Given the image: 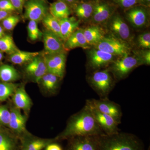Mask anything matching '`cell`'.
Here are the masks:
<instances>
[{
  "instance_id": "cell-10",
  "label": "cell",
  "mask_w": 150,
  "mask_h": 150,
  "mask_svg": "<svg viewBox=\"0 0 150 150\" xmlns=\"http://www.w3.org/2000/svg\"><path fill=\"white\" fill-rule=\"evenodd\" d=\"M115 56L97 48L89 52L88 67L94 71L106 69L115 60Z\"/></svg>"
},
{
  "instance_id": "cell-11",
  "label": "cell",
  "mask_w": 150,
  "mask_h": 150,
  "mask_svg": "<svg viewBox=\"0 0 150 150\" xmlns=\"http://www.w3.org/2000/svg\"><path fill=\"white\" fill-rule=\"evenodd\" d=\"M99 136H79L68 139L66 150H98Z\"/></svg>"
},
{
  "instance_id": "cell-36",
  "label": "cell",
  "mask_w": 150,
  "mask_h": 150,
  "mask_svg": "<svg viewBox=\"0 0 150 150\" xmlns=\"http://www.w3.org/2000/svg\"><path fill=\"white\" fill-rule=\"evenodd\" d=\"M114 1L121 8L129 9L136 5L139 0H114Z\"/></svg>"
},
{
  "instance_id": "cell-38",
  "label": "cell",
  "mask_w": 150,
  "mask_h": 150,
  "mask_svg": "<svg viewBox=\"0 0 150 150\" xmlns=\"http://www.w3.org/2000/svg\"><path fill=\"white\" fill-rule=\"evenodd\" d=\"M12 4L16 10L22 13L24 7L25 0H9Z\"/></svg>"
},
{
  "instance_id": "cell-1",
  "label": "cell",
  "mask_w": 150,
  "mask_h": 150,
  "mask_svg": "<svg viewBox=\"0 0 150 150\" xmlns=\"http://www.w3.org/2000/svg\"><path fill=\"white\" fill-rule=\"evenodd\" d=\"M105 134L97 123L90 108L86 103L83 108L71 117L64 131L55 138L56 141L79 136H99Z\"/></svg>"
},
{
  "instance_id": "cell-39",
  "label": "cell",
  "mask_w": 150,
  "mask_h": 150,
  "mask_svg": "<svg viewBox=\"0 0 150 150\" xmlns=\"http://www.w3.org/2000/svg\"><path fill=\"white\" fill-rule=\"evenodd\" d=\"M141 57H139L143 64H150V51L147 50L142 52Z\"/></svg>"
},
{
  "instance_id": "cell-12",
  "label": "cell",
  "mask_w": 150,
  "mask_h": 150,
  "mask_svg": "<svg viewBox=\"0 0 150 150\" xmlns=\"http://www.w3.org/2000/svg\"><path fill=\"white\" fill-rule=\"evenodd\" d=\"M11 117L8 126L17 135L20 139L29 134L25 129L26 119L22 114L20 109L16 107L11 110Z\"/></svg>"
},
{
  "instance_id": "cell-42",
  "label": "cell",
  "mask_w": 150,
  "mask_h": 150,
  "mask_svg": "<svg viewBox=\"0 0 150 150\" xmlns=\"http://www.w3.org/2000/svg\"><path fill=\"white\" fill-rule=\"evenodd\" d=\"M139 1L144 5L148 6L150 5V0H139Z\"/></svg>"
},
{
  "instance_id": "cell-16",
  "label": "cell",
  "mask_w": 150,
  "mask_h": 150,
  "mask_svg": "<svg viewBox=\"0 0 150 150\" xmlns=\"http://www.w3.org/2000/svg\"><path fill=\"white\" fill-rule=\"evenodd\" d=\"M21 150H42L49 144L56 142L55 139H43L29 134L20 139Z\"/></svg>"
},
{
  "instance_id": "cell-41",
  "label": "cell",
  "mask_w": 150,
  "mask_h": 150,
  "mask_svg": "<svg viewBox=\"0 0 150 150\" xmlns=\"http://www.w3.org/2000/svg\"><path fill=\"white\" fill-rule=\"evenodd\" d=\"M10 13L4 11H0V21H2L4 19L10 15Z\"/></svg>"
},
{
  "instance_id": "cell-35",
  "label": "cell",
  "mask_w": 150,
  "mask_h": 150,
  "mask_svg": "<svg viewBox=\"0 0 150 150\" xmlns=\"http://www.w3.org/2000/svg\"><path fill=\"white\" fill-rule=\"evenodd\" d=\"M138 43L141 48L149 49L150 48V33L146 32L139 35Z\"/></svg>"
},
{
  "instance_id": "cell-28",
  "label": "cell",
  "mask_w": 150,
  "mask_h": 150,
  "mask_svg": "<svg viewBox=\"0 0 150 150\" xmlns=\"http://www.w3.org/2000/svg\"><path fill=\"white\" fill-rule=\"evenodd\" d=\"M41 21L47 30L56 34L64 41L61 33L60 23L58 19L51 15V14L48 13Z\"/></svg>"
},
{
  "instance_id": "cell-31",
  "label": "cell",
  "mask_w": 150,
  "mask_h": 150,
  "mask_svg": "<svg viewBox=\"0 0 150 150\" xmlns=\"http://www.w3.org/2000/svg\"><path fill=\"white\" fill-rule=\"evenodd\" d=\"M18 86L12 82H0V101H4L13 95Z\"/></svg>"
},
{
  "instance_id": "cell-4",
  "label": "cell",
  "mask_w": 150,
  "mask_h": 150,
  "mask_svg": "<svg viewBox=\"0 0 150 150\" xmlns=\"http://www.w3.org/2000/svg\"><path fill=\"white\" fill-rule=\"evenodd\" d=\"M143 65L139 57L126 55L115 59L106 69L117 80L127 77L137 67Z\"/></svg>"
},
{
  "instance_id": "cell-34",
  "label": "cell",
  "mask_w": 150,
  "mask_h": 150,
  "mask_svg": "<svg viewBox=\"0 0 150 150\" xmlns=\"http://www.w3.org/2000/svg\"><path fill=\"white\" fill-rule=\"evenodd\" d=\"M11 117V112L4 105H0V125L8 126Z\"/></svg>"
},
{
  "instance_id": "cell-44",
  "label": "cell",
  "mask_w": 150,
  "mask_h": 150,
  "mask_svg": "<svg viewBox=\"0 0 150 150\" xmlns=\"http://www.w3.org/2000/svg\"><path fill=\"white\" fill-rule=\"evenodd\" d=\"M5 35L4 32V29L0 25V38L3 37Z\"/></svg>"
},
{
  "instance_id": "cell-32",
  "label": "cell",
  "mask_w": 150,
  "mask_h": 150,
  "mask_svg": "<svg viewBox=\"0 0 150 150\" xmlns=\"http://www.w3.org/2000/svg\"><path fill=\"white\" fill-rule=\"evenodd\" d=\"M37 23V22L34 21H30L28 25V37L33 41L38 40L43 36V33L38 28Z\"/></svg>"
},
{
  "instance_id": "cell-20",
  "label": "cell",
  "mask_w": 150,
  "mask_h": 150,
  "mask_svg": "<svg viewBox=\"0 0 150 150\" xmlns=\"http://www.w3.org/2000/svg\"><path fill=\"white\" fill-rule=\"evenodd\" d=\"M64 46L66 49H71L80 47L84 49L89 48L83 33V29L76 30L67 40Z\"/></svg>"
},
{
  "instance_id": "cell-27",
  "label": "cell",
  "mask_w": 150,
  "mask_h": 150,
  "mask_svg": "<svg viewBox=\"0 0 150 150\" xmlns=\"http://www.w3.org/2000/svg\"><path fill=\"white\" fill-rule=\"evenodd\" d=\"M20 75L12 66L3 65L0 66V80L4 82H12L17 81Z\"/></svg>"
},
{
  "instance_id": "cell-45",
  "label": "cell",
  "mask_w": 150,
  "mask_h": 150,
  "mask_svg": "<svg viewBox=\"0 0 150 150\" xmlns=\"http://www.w3.org/2000/svg\"><path fill=\"white\" fill-rule=\"evenodd\" d=\"M3 57H4V55H3L2 52L0 51V62L2 61L3 59Z\"/></svg>"
},
{
  "instance_id": "cell-26",
  "label": "cell",
  "mask_w": 150,
  "mask_h": 150,
  "mask_svg": "<svg viewBox=\"0 0 150 150\" xmlns=\"http://www.w3.org/2000/svg\"><path fill=\"white\" fill-rule=\"evenodd\" d=\"M62 79L56 75L47 73L42 77L40 83L45 90L50 93H54L59 87V81Z\"/></svg>"
},
{
  "instance_id": "cell-25",
  "label": "cell",
  "mask_w": 150,
  "mask_h": 150,
  "mask_svg": "<svg viewBox=\"0 0 150 150\" xmlns=\"http://www.w3.org/2000/svg\"><path fill=\"white\" fill-rule=\"evenodd\" d=\"M39 54V52H29L18 50L10 55L9 60L15 64H23L29 63Z\"/></svg>"
},
{
  "instance_id": "cell-19",
  "label": "cell",
  "mask_w": 150,
  "mask_h": 150,
  "mask_svg": "<svg viewBox=\"0 0 150 150\" xmlns=\"http://www.w3.org/2000/svg\"><path fill=\"white\" fill-rule=\"evenodd\" d=\"M13 100L16 108L22 109L26 112L29 111L32 106V100L23 86L17 88L13 95Z\"/></svg>"
},
{
  "instance_id": "cell-3",
  "label": "cell",
  "mask_w": 150,
  "mask_h": 150,
  "mask_svg": "<svg viewBox=\"0 0 150 150\" xmlns=\"http://www.w3.org/2000/svg\"><path fill=\"white\" fill-rule=\"evenodd\" d=\"M107 69L94 71L88 78V83L100 98H108L114 86V80Z\"/></svg>"
},
{
  "instance_id": "cell-23",
  "label": "cell",
  "mask_w": 150,
  "mask_h": 150,
  "mask_svg": "<svg viewBox=\"0 0 150 150\" xmlns=\"http://www.w3.org/2000/svg\"><path fill=\"white\" fill-rule=\"evenodd\" d=\"M50 14L58 20L69 17L71 9L67 3L58 0L52 3L49 7Z\"/></svg>"
},
{
  "instance_id": "cell-21",
  "label": "cell",
  "mask_w": 150,
  "mask_h": 150,
  "mask_svg": "<svg viewBox=\"0 0 150 150\" xmlns=\"http://www.w3.org/2000/svg\"><path fill=\"white\" fill-rule=\"evenodd\" d=\"M59 20L62 37L64 41H66L78 29L80 21L74 17H69Z\"/></svg>"
},
{
  "instance_id": "cell-43",
  "label": "cell",
  "mask_w": 150,
  "mask_h": 150,
  "mask_svg": "<svg viewBox=\"0 0 150 150\" xmlns=\"http://www.w3.org/2000/svg\"><path fill=\"white\" fill-rule=\"evenodd\" d=\"M59 1H62L66 3H69V4H73L77 1V0H59Z\"/></svg>"
},
{
  "instance_id": "cell-17",
  "label": "cell",
  "mask_w": 150,
  "mask_h": 150,
  "mask_svg": "<svg viewBox=\"0 0 150 150\" xmlns=\"http://www.w3.org/2000/svg\"><path fill=\"white\" fill-rule=\"evenodd\" d=\"M126 14L127 19L134 27L144 26L148 20L147 11L142 7H134L129 9Z\"/></svg>"
},
{
  "instance_id": "cell-24",
  "label": "cell",
  "mask_w": 150,
  "mask_h": 150,
  "mask_svg": "<svg viewBox=\"0 0 150 150\" xmlns=\"http://www.w3.org/2000/svg\"><path fill=\"white\" fill-rule=\"evenodd\" d=\"M83 33L87 42L90 46H96L104 37L102 29L95 25L83 29Z\"/></svg>"
},
{
  "instance_id": "cell-30",
  "label": "cell",
  "mask_w": 150,
  "mask_h": 150,
  "mask_svg": "<svg viewBox=\"0 0 150 150\" xmlns=\"http://www.w3.org/2000/svg\"><path fill=\"white\" fill-rule=\"evenodd\" d=\"M18 50L11 35H5L0 38V51L11 55Z\"/></svg>"
},
{
  "instance_id": "cell-15",
  "label": "cell",
  "mask_w": 150,
  "mask_h": 150,
  "mask_svg": "<svg viewBox=\"0 0 150 150\" xmlns=\"http://www.w3.org/2000/svg\"><path fill=\"white\" fill-rule=\"evenodd\" d=\"M109 28L118 38L125 41L131 37L130 28L119 15H115L110 19Z\"/></svg>"
},
{
  "instance_id": "cell-14",
  "label": "cell",
  "mask_w": 150,
  "mask_h": 150,
  "mask_svg": "<svg viewBox=\"0 0 150 150\" xmlns=\"http://www.w3.org/2000/svg\"><path fill=\"white\" fill-rule=\"evenodd\" d=\"M25 70L28 76L35 82L39 83L41 78L47 73L43 56L39 55L35 57L28 63Z\"/></svg>"
},
{
  "instance_id": "cell-13",
  "label": "cell",
  "mask_w": 150,
  "mask_h": 150,
  "mask_svg": "<svg viewBox=\"0 0 150 150\" xmlns=\"http://www.w3.org/2000/svg\"><path fill=\"white\" fill-rule=\"evenodd\" d=\"M44 49L46 54H54L65 52L63 40L56 34L48 30L43 33Z\"/></svg>"
},
{
  "instance_id": "cell-46",
  "label": "cell",
  "mask_w": 150,
  "mask_h": 150,
  "mask_svg": "<svg viewBox=\"0 0 150 150\" xmlns=\"http://www.w3.org/2000/svg\"><path fill=\"white\" fill-rule=\"evenodd\" d=\"M3 131V130H2V129L1 128V127H0V131Z\"/></svg>"
},
{
  "instance_id": "cell-18",
  "label": "cell",
  "mask_w": 150,
  "mask_h": 150,
  "mask_svg": "<svg viewBox=\"0 0 150 150\" xmlns=\"http://www.w3.org/2000/svg\"><path fill=\"white\" fill-rule=\"evenodd\" d=\"M113 8L109 4L99 2L94 4L91 18L95 23L99 24L105 22L112 15Z\"/></svg>"
},
{
  "instance_id": "cell-29",
  "label": "cell",
  "mask_w": 150,
  "mask_h": 150,
  "mask_svg": "<svg viewBox=\"0 0 150 150\" xmlns=\"http://www.w3.org/2000/svg\"><path fill=\"white\" fill-rule=\"evenodd\" d=\"M94 4L90 3H83L79 4L75 9V13L78 17L86 20L92 16Z\"/></svg>"
},
{
  "instance_id": "cell-40",
  "label": "cell",
  "mask_w": 150,
  "mask_h": 150,
  "mask_svg": "<svg viewBox=\"0 0 150 150\" xmlns=\"http://www.w3.org/2000/svg\"><path fill=\"white\" fill-rule=\"evenodd\" d=\"M55 142H53L48 144L45 148V150H63L62 147Z\"/></svg>"
},
{
  "instance_id": "cell-6",
  "label": "cell",
  "mask_w": 150,
  "mask_h": 150,
  "mask_svg": "<svg viewBox=\"0 0 150 150\" xmlns=\"http://www.w3.org/2000/svg\"><path fill=\"white\" fill-rule=\"evenodd\" d=\"M86 101L100 112L110 115L118 124H121L123 113L121 106L119 104L111 101L108 99V98L99 99H88Z\"/></svg>"
},
{
  "instance_id": "cell-33",
  "label": "cell",
  "mask_w": 150,
  "mask_h": 150,
  "mask_svg": "<svg viewBox=\"0 0 150 150\" xmlns=\"http://www.w3.org/2000/svg\"><path fill=\"white\" fill-rule=\"evenodd\" d=\"M20 20V19L18 16L10 15L2 21L3 27L7 30H12L18 23Z\"/></svg>"
},
{
  "instance_id": "cell-8",
  "label": "cell",
  "mask_w": 150,
  "mask_h": 150,
  "mask_svg": "<svg viewBox=\"0 0 150 150\" xmlns=\"http://www.w3.org/2000/svg\"><path fill=\"white\" fill-rule=\"evenodd\" d=\"M47 73L56 75L62 79L66 69V56L65 52L54 54H46L43 56Z\"/></svg>"
},
{
  "instance_id": "cell-48",
  "label": "cell",
  "mask_w": 150,
  "mask_h": 150,
  "mask_svg": "<svg viewBox=\"0 0 150 150\" xmlns=\"http://www.w3.org/2000/svg\"><path fill=\"white\" fill-rule=\"evenodd\" d=\"M1 125H0V127H1Z\"/></svg>"
},
{
  "instance_id": "cell-47",
  "label": "cell",
  "mask_w": 150,
  "mask_h": 150,
  "mask_svg": "<svg viewBox=\"0 0 150 150\" xmlns=\"http://www.w3.org/2000/svg\"><path fill=\"white\" fill-rule=\"evenodd\" d=\"M148 150H150V148H149V149Z\"/></svg>"
},
{
  "instance_id": "cell-9",
  "label": "cell",
  "mask_w": 150,
  "mask_h": 150,
  "mask_svg": "<svg viewBox=\"0 0 150 150\" xmlns=\"http://www.w3.org/2000/svg\"><path fill=\"white\" fill-rule=\"evenodd\" d=\"M88 105L94 118L102 131L106 135H111L120 131L119 124L110 115L100 112L94 107L86 101Z\"/></svg>"
},
{
  "instance_id": "cell-2",
  "label": "cell",
  "mask_w": 150,
  "mask_h": 150,
  "mask_svg": "<svg viewBox=\"0 0 150 150\" xmlns=\"http://www.w3.org/2000/svg\"><path fill=\"white\" fill-rule=\"evenodd\" d=\"M98 150H145L139 137L130 133L120 132L99 136Z\"/></svg>"
},
{
  "instance_id": "cell-22",
  "label": "cell",
  "mask_w": 150,
  "mask_h": 150,
  "mask_svg": "<svg viewBox=\"0 0 150 150\" xmlns=\"http://www.w3.org/2000/svg\"><path fill=\"white\" fill-rule=\"evenodd\" d=\"M20 149L17 137L4 131H0V150H19Z\"/></svg>"
},
{
  "instance_id": "cell-5",
  "label": "cell",
  "mask_w": 150,
  "mask_h": 150,
  "mask_svg": "<svg viewBox=\"0 0 150 150\" xmlns=\"http://www.w3.org/2000/svg\"><path fill=\"white\" fill-rule=\"evenodd\" d=\"M96 48L114 56H123L130 54V47L125 41L113 37H105L96 45Z\"/></svg>"
},
{
  "instance_id": "cell-37",
  "label": "cell",
  "mask_w": 150,
  "mask_h": 150,
  "mask_svg": "<svg viewBox=\"0 0 150 150\" xmlns=\"http://www.w3.org/2000/svg\"><path fill=\"white\" fill-rule=\"evenodd\" d=\"M0 11L9 13L16 11L9 0H0Z\"/></svg>"
},
{
  "instance_id": "cell-7",
  "label": "cell",
  "mask_w": 150,
  "mask_h": 150,
  "mask_svg": "<svg viewBox=\"0 0 150 150\" xmlns=\"http://www.w3.org/2000/svg\"><path fill=\"white\" fill-rule=\"evenodd\" d=\"M24 7V17L30 21L38 22L48 13V5L44 0H28Z\"/></svg>"
}]
</instances>
